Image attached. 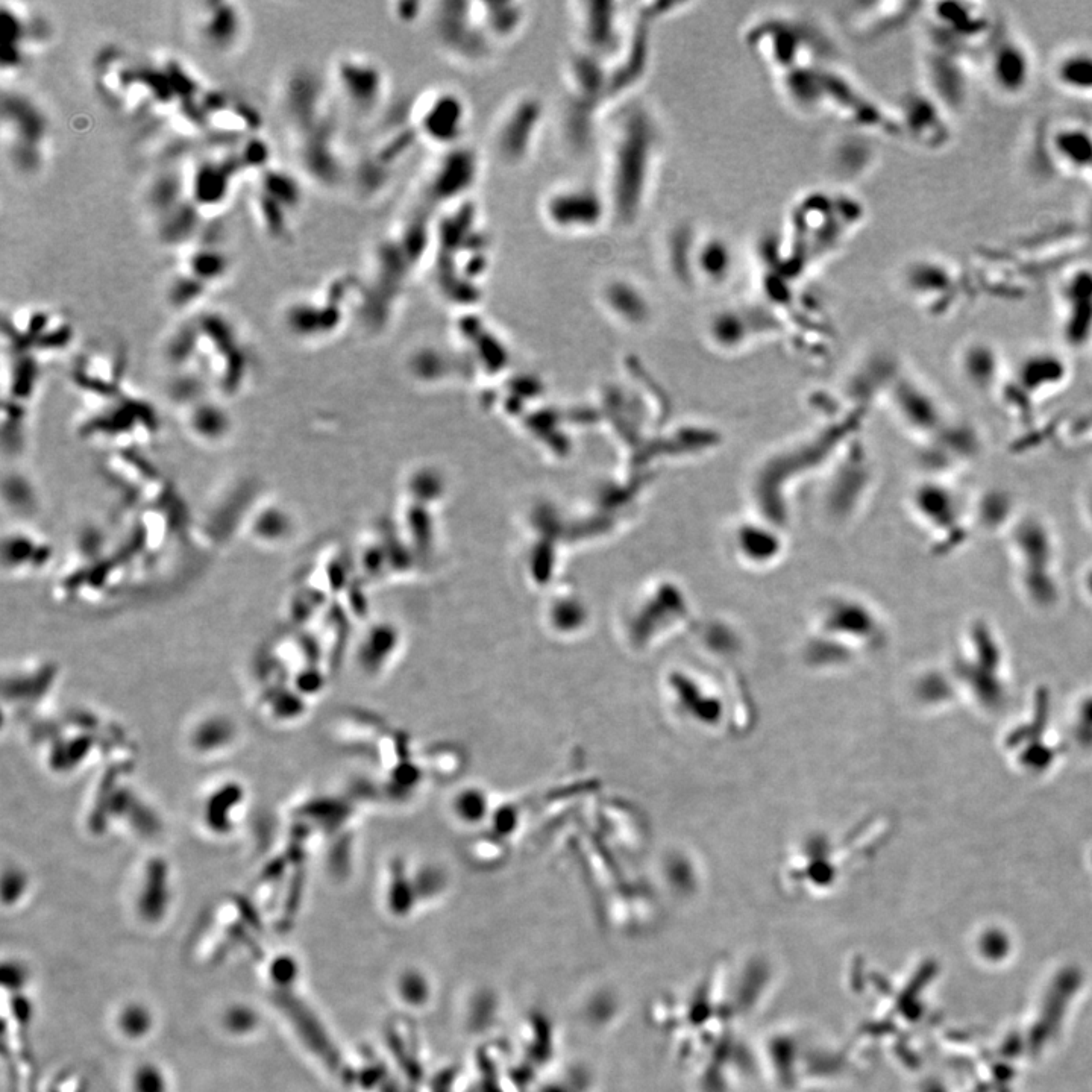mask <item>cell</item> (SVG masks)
Wrapping results in <instances>:
<instances>
[{
  "mask_svg": "<svg viewBox=\"0 0 1092 1092\" xmlns=\"http://www.w3.org/2000/svg\"><path fill=\"white\" fill-rule=\"evenodd\" d=\"M49 122L28 96L4 93L2 107V143L5 154L22 173H35L46 155Z\"/></svg>",
  "mask_w": 1092,
  "mask_h": 1092,
  "instance_id": "cell-1",
  "label": "cell"
},
{
  "mask_svg": "<svg viewBox=\"0 0 1092 1092\" xmlns=\"http://www.w3.org/2000/svg\"><path fill=\"white\" fill-rule=\"evenodd\" d=\"M985 73L997 95L1021 98L1035 78V57L1026 41L1011 31H995L986 44Z\"/></svg>",
  "mask_w": 1092,
  "mask_h": 1092,
  "instance_id": "cell-2",
  "label": "cell"
},
{
  "mask_svg": "<svg viewBox=\"0 0 1092 1092\" xmlns=\"http://www.w3.org/2000/svg\"><path fill=\"white\" fill-rule=\"evenodd\" d=\"M383 70L374 61L358 55H346L333 70L337 99L357 116L371 114L383 101Z\"/></svg>",
  "mask_w": 1092,
  "mask_h": 1092,
  "instance_id": "cell-3",
  "label": "cell"
},
{
  "mask_svg": "<svg viewBox=\"0 0 1092 1092\" xmlns=\"http://www.w3.org/2000/svg\"><path fill=\"white\" fill-rule=\"evenodd\" d=\"M257 187L252 195L254 214L266 233L281 237L287 233V214H292L299 202L298 184L292 176L270 167L255 172Z\"/></svg>",
  "mask_w": 1092,
  "mask_h": 1092,
  "instance_id": "cell-4",
  "label": "cell"
},
{
  "mask_svg": "<svg viewBox=\"0 0 1092 1092\" xmlns=\"http://www.w3.org/2000/svg\"><path fill=\"white\" fill-rule=\"evenodd\" d=\"M466 120L468 108L459 95L452 91H434L422 99L413 123L428 142L451 148L465 132Z\"/></svg>",
  "mask_w": 1092,
  "mask_h": 1092,
  "instance_id": "cell-5",
  "label": "cell"
},
{
  "mask_svg": "<svg viewBox=\"0 0 1092 1092\" xmlns=\"http://www.w3.org/2000/svg\"><path fill=\"white\" fill-rule=\"evenodd\" d=\"M1062 337L1073 348L1092 340V269L1079 267L1068 273L1059 289Z\"/></svg>",
  "mask_w": 1092,
  "mask_h": 1092,
  "instance_id": "cell-6",
  "label": "cell"
},
{
  "mask_svg": "<svg viewBox=\"0 0 1092 1092\" xmlns=\"http://www.w3.org/2000/svg\"><path fill=\"white\" fill-rule=\"evenodd\" d=\"M192 23L199 43L213 54H230L245 37V14L236 4H199L192 13Z\"/></svg>",
  "mask_w": 1092,
  "mask_h": 1092,
  "instance_id": "cell-7",
  "label": "cell"
},
{
  "mask_svg": "<svg viewBox=\"0 0 1092 1092\" xmlns=\"http://www.w3.org/2000/svg\"><path fill=\"white\" fill-rule=\"evenodd\" d=\"M537 99L522 98L501 116L495 134V149L507 164L522 163L536 145L540 126Z\"/></svg>",
  "mask_w": 1092,
  "mask_h": 1092,
  "instance_id": "cell-8",
  "label": "cell"
},
{
  "mask_svg": "<svg viewBox=\"0 0 1092 1092\" xmlns=\"http://www.w3.org/2000/svg\"><path fill=\"white\" fill-rule=\"evenodd\" d=\"M597 199L583 186L566 184L551 190L542 204L543 219L557 233L575 234L589 230L597 222Z\"/></svg>",
  "mask_w": 1092,
  "mask_h": 1092,
  "instance_id": "cell-9",
  "label": "cell"
},
{
  "mask_svg": "<svg viewBox=\"0 0 1092 1092\" xmlns=\"http://www.w3.org/2000/svg\"><path fill=\"white\" fill-rule=\"evenodd\" d=\"M1055 87L1070 98L1092 101V44H1070L1050 63Z\"/></svg>",
  "mask_w": 1092,
  "mask_h": 1092,
  "instance_id": "cell-10",
  "label": "cell"
},
{
  "mask_svg": "<svg viewBox=\"0 0 1092 1092\" xmlns=\"http://www.w3.org/2000/svg\"><path fill=\"white\" fill-rule=\"evenodd\" d=\"M1053 157L1068 173L1089 179L1092 184V129L1068 123L1056 129L1050 140Z\"/></svg>",
  "mask_w": 1092,
  "mask_h": 1092,
  "instance_id": "cell-11",
  "label": "cell"
},
{
  "mask_svg": "<svg viewBox=\"0 0 1092 1092\" xmlns=\"http://www.w3.org/2000/svg\"><path fill=\"white\" fill-rule=\"evenodd\" d=\"M962 375L976 387H988L1000 372V357L991 343L973 340L959 355Z\"/></svg>",
  "mask_w": 1092,
  "mask_h": 1092,
  "instance_id": "cell-12",
  "label": "cell"
},
{
  "mask_svg": "<svg viewBox=\"0 0 1092 1092\" xmlns=\"http://www.w3.org/2000/svg\"><path fill=\"white\" fill-rule=\"evenodd\" d=\"M1082 507L1083 516H1085L1086 522H1088L1092 528V487H1089V489L1086 490L1085 495H1083Z\"/></svg>",
  "mask_w": 1092,
  "mask_h": 1092,
  "instance_id": "cell-13",
  "label": "cell"
}]
</instances>
